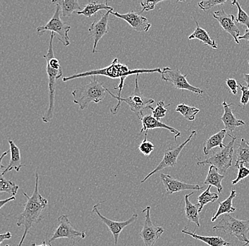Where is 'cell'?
<instances>
[{"mask_svg":"<svg viewBox=\"0 0 249 246\" xmlns=\"http://www.w3.org/2000/svg\"><path fill=\"white\" fill-rule=\"evenodd\" d=\"M158 73L161 74L162 70L160 68H155V69H135L130 70L128 67L126 65L121 63L118 59L115 58L112 63L107 68H102V69L93 70V71L85 72V73H79V74H74L70 77H63L62 80L63 82L71 80V79L81 78V77H89V76H106L109 78L111 79H121L118 88H114L115 90H118L119 91L118 96H121L123 88L124 85V79L127 78L128 76L132 75H140L143 73Z\"/></svg>","mask_w":249,"mask_h":246,"instance_id":"obj_2","label":"cell"},{"mask_svg":"<svg viewBox=\"0 0 249 246\" xmlns=\"http://www.w3.org/2000/svg\"><path fill=\"white\" fill-rule=\"evenodd\" d=\"M218 171L219 170H218L217 168L213 166H210L208 175H207L204 184L208 185V186L211 185L212 187H214L217 189L218 193H222V190H223L222 182L225 178V176L219 174Z\"/></svg>","mask_w":249,"mask_h":246,"instance_id":"obj_26","label":"cell"},{"mask_svg":"<svg viewBox=\"0 0 249 246\" xmlns=\"http://www.w3.org/2000/svg\"><path fill=\"white\" fill-rule=\"evenodd\" d=\"M196 131H193L191 132V135H189L188 138L181 143L177 147L175 148H169L165 151L164 154H163V157L161 161L160 162V164L157 166V167L155 168L154 170H152L150 173L148 174L144 179L141 181V183H144L149 179L151 176L153 175L154 174L157 173V172H160L163 169L166 168H174V166H177V159H178L179 155H180V152L183 150V148L186 146L187 143L190 142L191 140L192 139L193 137L196 136Z\"/></svg>","mask_w":249,"mask_h":246,"instance_id":"obj_10","label":"cell"},{"mask_svg":"<svg viewBox=\"0 0 249 246\" xmlns=\"http://www.w3.org/2000/svg\"><path fill=\"white\" fill-rule=\"evenodd\" d=\"M38 184L39 175L36 172L35 189L32 196L29 197L26 192H23V195L27 199V202L23 205L24 209L17 217V225L18 227L23 226L24 232L19 244L17 246H22L25 238L27 236L28 233L30 231L31 228L35 224L41 222L46 218L44 212L48 207V202L39 192Z\"/></svg>","mask_w":249,"mask_h":246,"instance_id":"obj_1","label":"cell"},{"mask_svg":"<svg viewBox=\"0 0 249 246\" xmlns=\"http://www.w3.org/2000/svg\"><path fill=\"white\" fill-rule=\"evenodd\" d=\"M163 1L162 0H157V1H140L142 9L141 12H149V11L153 10L155 9V6L157 5L159 3Z\"/></svg>","mask_w":249,"mask_h":246,"instance_id":"obj_38","label":"cell"},{"mask_svg":"<svg viewBox=\"0 0 249 246\" xmlns=\"http://www.w3.org/2000/svg\"><path fill=\"white\" fill-rule=\"evenodd\" d=\"M12 237V234L9 231L5 233H1L0 235V244H2L3 241H5V240H9Z\"/></svg>","mask_w":249,"mask_h":246,"instance_id":"obj_41","label":"cell"},{"mask_svg":"<svg viewBox=\"0 0 249 246\" xmlns=\"http://www.w3.org/2000/svg\"><path fill=\"white\" fill-rule=\"evenodd\" d=\"M194 192H191V194H186L185 196V213L187 219L189 222L194 223L196 224V227L199 228L200 227V216H199V208L197 204L194 205L190 201L189 197L192 196Z\"/></svg>","mask_w":249,"mask_h":246,"instance_id":"obj_23","label":"cell"},{"mask_svg":"<svg viewBox=\"0 0 249 246\" xmlns=\"http://www.w3.org/2000/svg\"><path fill=\"white\" fill-rule=\"evenodd\" d=\"M196 30L188 37V39H198L200 40V41H202L204 44L206 45V46H210V47L214 48V49H217V41L210 38L208 32L200 27L197 21H196Z\"/></svg>","mask_w":249,"mask_h":246,"instance_id":"obj_25","label":"cell"},{"mask_svg":"<svg viewBox=\"0 0 249 246\" xmlns=\"http://www.w3.org/2000/svg\"><path fill=\"white\" fill-rule=\"evenodd\" d=\"M141 121L142 128L141 131H140V133H142L143 132H148V131L151 130V129H165L166 130L169 131L171 133H174L175 140H177V138L180 135V132L177 129L163 124L161 121L155 119L152 115L143 116Z\"/></svg>","mask_w":249,"mask_h":246,"instance_id":"obj_18","label":"cell"},{"mask_svg":"<svg viewBox=\"0 0 249 246\" xmlns=\"http://www.w3.org/2000/svg\"><path fill=\"white\" fill-rule=\"evenodd\" d=\"M46 72L48 77V95H49V105L48 110L42 117V121L48 123L53 119L54 116V98H55V90L57 86V79L62 77V69H54L49 65L46 64Z\"/></svg>","mask_w":249,"mask_h":246,"instance_id":"obj_11","label":"cell"},{"mask_svg":"<svg viewBox=\"0 0 249 246\" xmlns=\"http://www.w3.org/2000/svg\"><path fill=\"white\" fill-rule=\"evenodd\" d=\"M5 246H9V245H6Z\"/></svg>","mask_w":249,"mask_h":246,"instance_id":"obj_47","label":"cell"},{"mask_svg":"<svg viewBox=\"0 0 249 246\" xmlns=\"http://www.w3.org/2000/svg\"><path fill=\"white\" fill-rule=\"evenodd\" d=\"M151 207L148 206L142 211V213H145L144 225L140 232V236L144 241L145 246H154L161 237L164 232V229L161 227H155L151 220Z\"/></svg>","mask_w":249,"mask_h":246,"instance_id":"obj_12","label":"cell"},{"mask_svg":"<svg viewBox=\"0 0 249 246\" xmlns=\"http://www.w3.org/2000/svg\"><path fill=\"white\" fill-rule=\"evenodd\" d=\"M102 202H99V203L96 204V205H95L93 207L92 213H95V214L97 215L99 219H101V222L104 223V224L108 227V229L110 230V233L113 235V238H114L115 246H117V245H118V240H119L120 234H121L122 230H124L125 227H127V226L130 225L132 223L136 222L137 219H138V215L133 214L130 219L124 221V222H117V221L110 220V219H108V218L103 216V215L101 214L100 211H99V210L98 209V207H99L100 204L102 203Z\"/></svg>","mask_w":249,"mask_h":246,"instance_id":"obj_13","label":"cell"},{"mask_svg":"<svg viewBox=\"0 0 249 246\" xmlns=\"http://www.w3.org/2000/svg\"><path fill=\"white\" fill-rule=\"evenodd\" d=\"M111 14L118 18L124 20L132 29L138 32H147L152 24L146 17L142 16L140 14L131 11L126 14H120L118 12H111Z\"/></svg>","mask_w":249,"mask_h":246,"instance_id":"obj_14","label":"cell"},{"mask_svg":"<svg viewBox=\"0 0 249 246\" xmlns=\"http://www.w3.org/2000/svg\"><path fill=\"white\" fill-rule=\"evenodd\" d=\"M227 2L226 0H210V1H202L198 2V7L202 11L209 10L217 5H222Z\"/></svg>","mask_w":249,"mask_h":246,"instance_id":"obj_36","label":"cell"},{"mask_svg":"<svg viewBox=\"0 0 249 246\" xmlns=\"http://www.w3.org/2000/svg\"><path fill=\"white\" fill-rule=\"evenodd\" d=\"M31 246H52V245L50 244H47L46 241H44L41 244H40V245H37L36 244H31Z\"/></svg>","mask_w":249,"mask_h":246,"instance_id":"obj_46","label":"cell"},{"mask_svg":"<svg viewBox=\"0 0 249 246\" xmlns=\"http://www.w3.org/2000/svg\"><path fill=\"white\" fill-rule=\"evenodd\" d=\"M58 227L54 230L52 237L49 239V244L60 238H68L72 241V246L87 236L86 231H79L74 229L68 215L64 214L57 218Z\"/></svg>","mask_w":249,"mask_h":246,"instance_id":"obj_8","label":"cell"},{"mask_svg":"<svg viewBox=\"0 0 249 246\" xmlns=\"http://www.w3.org/2000/svg\"><path fill=\"white\" fill-rule=\"evenodd\" d=\"M211 185H209L203 192L197 197V205L198 206L199 212L202 211V208L208 205V203H214L215 201L219 199V195L217 193H213L210 191Z\"/></svg>","mask_w":249,"mask_h":246,"instance_id":"obj_30","label":"cell"},{"mask_svg":"<svg viewBox=\"0 0 249 246\" xmlns=\"http://www.w3.org/2000/svg\"><path fill=\"white\" fill-rule=\"evenodd\" d=\"M107 94V88L99 81V76H93L92 79L84 86L71 92L73 102L79 106L81 110L88 108L91 102H102Z\"/></svg>","mask_w":249,"mask_h":246,"instance_id":"obj_3","label":"cell"},{"mask_svg":"<svg viewBox=\"0 0 249 246\" xmlns=\"http://www.w3.org/2000/svg\"><path fill=\"white\" fill-rule=\"evenodd\" d=\"M244 80L247 84V86L249 87V74L244 75Z\"/></svg>","mask_w":249,"mask_h":246,"instance_id":"obj_45","label":"cell"},{"mask_svg":"<svg viewBox=\"0 0 249 246\" xmlns=\"http://www.w3.org/2000/svg\"><path fill=\"white\" fill-rule=\"evenodd\" d=\"M236 168H237L239 170H238L237 177H236V178L234 180H233L232 183H231L233 185H236V184L241 182V180L247 178V177L249 176V169L248 168L246 167L244 164H239V166H236Z\"/></svg>","mask_w":249,"mask_h":246,"instance_id":"obj_37","label":"cell"},{"mask_svg":"<svg viewBox=\"0 0 249 246\" xmlns=\"http://www.w3.org/2000/svg\"><path fill=\"white\" fill-rule=\"evenodd\" d=\"M53 4H58L61 8L62 17H71L74 12L82 11L79 1L77 0H60V1H53Z\"/></svg>","mask_w":249,"mask_h":246,"instance_id":"obj_28","label":"cell"},{"mask_svg":"<svg viewBox=\"0 0 249 246\" xmlns=\"http://www.w3.org/2000/svg\"><path fill=\"white\" fill-rule=\"evenodd\" d=\"M213 17L215 19L222 29L227 34H230L233 37L235 42L239 44L240 42L238 40L240 37V31L235 23V17L233 15H227L223 9L217 11L213 13Z\"/></svg>","mask_w":249,"mask_h":246,"instance_id":"obj_15","label":"cell"},{"mask_svg":"<svg viewBox=\"0 0 249 246\" xmlns=\"http://www.w3.org/2000/svg\"><path fill=\"white\" fill-rule=\"evenodd\" d=\"M15 197H11L7 199H4V200L0 201V208H2V207H4V205H6V204H7L8 202H12V201L15 200Z\"/></svg>","mask_w":249,"mask_h":246,"instance_id":"obj_42","label":"cell"},{"mask_svg":"<svg viewBox=\"0 0 249 246\" xmlns=\"http://www.w3.org/2000/svg\"><path fill=\"white\" fill-rule=\"evenodd\" d=\"M238 40H247V41H249V30L247 29L246 30L245 33H244V35L240 36L238 38Z\"/></svg>","mask_w":249,"mask_h":246,"instance_id":"obj_43","label":"cell"},{"mask_svg":"<svg viewBox=\"0 0 249 246\" xmlns=\"http://www.w3.org/2000/svg\"><path fill=\"white\" fill-rule=\"evenodd\" d=\"M227 131L225 129L221 130L220 132H218L216 134L212 135L207 140L203 149L204 154L205 155H209L210 151L214 148L219 147L222 149L225 147L226 146L223 143V140L225 138V135H227Z\"/></svg>","mask_w":249,"mask_h":246,"instance_id":"obj_27","label":"cell"},{"mask_svg":"<svg viewBox=\"0 0 249 246\" xmlns=\"http://www.w3.org/2000/svg\"><path fill=\"white\" fill-rule=\"evenodd\" d=\"M226 84L227 87L231 90V93L233 95H237L238 88H239V84L236 82V79L229 78L226 79Z\"/></svg>","mask_w":249,"mask_h":246,"instance_id":"obj_40","label":"cell"},{"mask_svg":"<svg viewBox=\"0 0 249 246\" xmlns=\"http://www.w3.org/2000/svg\"><path fill=\"white\" fill-rule=\"evenodd\" d=\"M19 189V187L16 185L12 180H6L3 178L1 175L0 179V191L1 192H7L10 194L11 197H15Z\"/></svg>","mask_w":249,"mask_h":246,"instance_id":"obj_32","label":"cell"},{"mask_svg":"<svg viewBox=\"0 0 249 246\" xmlns=\"http://www.w3.org/2000/svg\"><path fill=\"white\" fill-rule=\"evenodd\" d=\"M232 5L236 6L238 9L237 17L236 19V21L239 24L244 25L247 26V29L249 30V16L248 14L245 12L242 8H241L240 4L237 1L234 0L231 2Z\"/></svg>","mask_w":249,"mask_h":246,"instance_id":"obj_33","label":"cell"},{"mask_svg":"<svg viewBox=\"0 0 249 246\" xmlns=\"http://www.w3.org/2000/svg\"><path fill=\"white\" fill-rule=\"evenodd\" d=\"M147 132H146L145 135H144V138L142 143H140L139 147V150L143 155L145 156H149L155 150V146L151 141H147Z\"/></svg>","mask_w":249,"mask_h":246,"instance_id":"obj_35","label":"cell"},{"mask_svg":"<svg viewBox=\"0 0 249 246\" xmlns=\"http://www.w3.org/2000/svg\"><path fill=\"white\" fill-rule=\"evenodd\" d=\"M160 179L166 189V194H172L181 191L201 190L204 189L203 187L200 185L183 183L166 174H160Z\"/></svg>","mask_w":249,"mask_h":246,"instance_id":"obj_17","label":"cell"},{"mask_svg":"<svg viewBox=\"0 0 249 246\" xmlns=\"http://www.w3.org/2000/svg\"><path fill=\"white\" fill-rule=\"evenodd\" d=\"M236 194H236V190L232 189L228 198L226 199L223 202H219L217 211L212 217V222H216L218 218L222 215L230 214L236 211V208L233 207V200L236 197Z\"/></svg>","mask_w":249,"mask_h":246,"instance_id":"obj_21","label":"cell"},{"mask_svg":"<svg viewBox=\"0 0 249 246\" xmlns=\"http://www.w3.org/2000/svg\"><path fill=\"white\" fill-rule=\"evenodd\" d=\"M239 164H244L249 169V143L244 138H241L236 151V161L235 167Z\"/></svg>","mask_w":249,"mask_h":246,"instance_id":"obj_29","label":"cell"},{"mask_svg":"<svg viewBox=\"0 0 249 246\" xmlns=\"http://www.w3.org/2000/svg\"><path fill=\"white\" fill-rule=\"evenodd\" d=\"M195 231L196 230L190 231V230H187V228L181 230L182 233H184V234L191 236V237L194 238V239L201 241L210 246H227L231 244L227 242L223 238L219 237V236H200V235L196 234Z\"/></svg>","mask_w":249,"mask_h":246,"instance_id":"obj_24","label":"cell"},{"mask_svg":"<svg viewBox=\"0 0 249 246\" xmlns=\"http://www.w3.org/2000/svg\"><path fill=\"white\" fill-rule=\"evenodd\" d=\"M113 11H108L107 13L104 14L99 20H94L92 24L90 25L89 32L93 39V54L96 52V47L99 40L108 32V23L110 18L109 15L111 14Z\"/></svg>","mask_w":249,"mask_h":246,"instance_id":"obj_16","label":"cell"},{"mask_svg":"<svg viewBox=\"0 0 249 246\" xmlns=\"http://www.w3.org/2000/svg\"><path fill=\"white\" fill-rule=\"evenodd\" d=\"M231 137V141L225 146L224 149H220L217 152H214L209 158L205 159L203 161L197 162L198 166H210L217 168L218 170L222 174L226 173L227 170L232 165L233 146L236 140V136L228 134Z\"/></svg>","mask_w":249,"mask_h":246,"instance_id":"obj_7","label":"cell"},{"mask_svg":"<svg viewBox=\"0 0 249 246\" xmlns=\"http://www.w3.org/2000/svg\"><path fill=\"white\" fill-rule=\"evenodd\" d=\"M107 10L113 11V7L108 5V1H105L104 2L97 1H90L88 4H86L85 8L82 11L77 12V15H82L87 17H91L96 15L99 11Z\"/></svg>","mask_w":249,"mask_h":246,"instance_id":"obj_22","label":"cell"},{"mask_svg":"<svg viewBox=\"0 0 249 246\" xmlns=\"http://www.w3.org/2000/svg\"><path fill=\"white\" fill-rule=\"evenodd\" d=\"M176 112H179L188 121H192L196 119V115L200 112V110L183 103L177 106Z\"/></svg>","mask_w":249,"mask_h":246,"instance_id":"obj_31","label":"cell"},{"mask_svg":"<svg viewBox=\"0 0 249 246\" xmlns=\"http://www.w3.org/2000/svg\"><path fill=\"white\" fill-rule=\"evenodd\" d=\"M140 75H137L136 79H135V90L131 95L128 97L124 98L122 96L115 95L113 93H110V90L107 89V93L110 94L112 97L115 98L118 101V103L113 108H110V112L113 114H116L119 111L121 104L124 102L129 106L130 110L135 115L138 119L141 120L143 117V112L145 110H153L152 104L155 103V99H150V98L145 97L143 95L142 92L140 91L139 84H138V79H139Z\"/></svg>","mask_w":249,"mask_h":246,"instance_id":"obj_4","label":"cell"},{"mask_svg":"<svg viewBox=\"0 0 249 246\" xmlns=\"http://www.w3.org/2000/svg\"><path fill=\"white\" fill-rule=\"evenodd\" d=\"M55 6L53 16L46 25L37 28V34L38 36H42L46 32L54 33L57 34V39L62 42L64 46H68L70 45V38L68 33L71 29V26L62 21L60 18V6L58 4H55Z\"/></svg>","mask_w":249,"mask_h":246,"instance_id":"obj_6","label":"cell"},{"mask_svg":"<svg viewBox=\"0 0 249 246\" xmlns=\"http://www.w3.org/2000/svg\"></svg>","mask_w":249,"mask_h":246,"instance_id":"obj_48","label":"cell"},{"mask_svg":"<svg viewBox=\"0 0 249 246\" xmlns=\"http://www.w3.org/2000/svg\"><path fill=\"white\" fill-rule=\"evenodd\" d=\"M222 106H223L225 112H224L223 116L221 117V120L225 124L226 130L233 132L236 128L245 125V122L244 121L236 119L233 115L232 110L231 108V106H233V103L229 104L226 102V101H224Z\"/></svg>","mask_w":249,"mask_h":246,"instance_id":"obj_19","label":"cell"},{"mask_svg":"<svg viewBox=\"0 0 249 246\" xmlns=\"http://www.w3.org/2000/svg\"><path fill=\"white\" fill-rule=\"evenodd\" d=\"M8 142L10 146L11 159L9 165L5 168V170L1 172V176L4 175L9 171L13 170H15L17 172H19L21 168L24 166V165L21 163V152H20L19 148L15 144L12 140H9Z\"/></svg>","mask_w":249,"mask_h":246,"instance_id":"obj_20","label":"cell"},{"mask_svg":"<svg viewBox=\"0 0 249 246\" xmlns=\"http://www.w3.org/2000/svg\"><path fill=\"white\" fill-rule=\"evenodd\" d=\"M239 86L240 87L241 92H242L241 103L242 105L246 106L249 102V87L244 86L241 84H239Z\"/></svg>","mask_w":249,"mask_h":246,"instance_id":"obj_39","label":"cell"},{"mask_svg":"<svg viewBox=\"0 0 249 246\" xmlns=\"http://www.w3.org/2000/svg\"><path fill=\"white\" fill-rule=\"evenodd\" d=\"M217 224L213 227L214 231L225 232L227 234L234 236L245 246L249 244L248 233L249 232V219L239 220L231 215L226 214L218 218Z\"/></svg>","mask_w":249,"mask_h":246,"instance_id":"obj_5","label":"cell"},{"mask_svg":"<svg viewBox=\"0 0 249 246\" xmlns=\"http://www.w3.org/2000/svg\"><path fill=\"white\" fill-rule=\"evenodd\" d=\"M9 151H6V152H4V153L2 154V155H1V162H0V170H2L3 168H4V166H3L2 165V160L3 159H4V157L5 156V155H7L8 153H9Z\"/></svg>","mask_w":249,"mask_h":246,"instance_id":"obj_44","label":"cell"},{"mask_svg":"<svg viewBox=\"0 0 249 246\" xmlns=\"http://www.w3.org/2000/svg\"><path fill=\"white\" fill-rule=\"evenodd\" d=\"M170 105L171 104L165 105L164 102H163V101H160V102H157V107L152 110V116H153L155 119L160 121V119L166 116V112H167L166 107H169Z\"/></svg>","mask_w":249,"mask_h":246,"instance_id":"obj_34","label":"cell"},{"mask_svg":"<svg viewBox=\"0 0 249 246\" xmlns=\"http://www.w3.org/2000/svg\"><path fill=\"white\" fill-rule=\"evenodd\" d=\"M161 76L162 80L169 82L173 87L178 90H188L198 95L203 94V90L193 86L188 82L186 79L188 74H182L178 69H171L169 67L163 68Z\"/></svg>","mask_w":249,"mask_h":246,"instance_id":"obj_9","label":"cell"}]
</instances>
